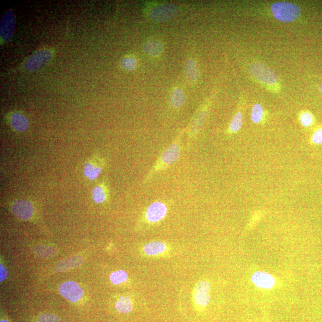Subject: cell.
Returning <instances> with one entry per match:
<instances>
[{
    "instance_id": "4316f807",
    "label": "cell",
    "mask_w": 322,
    "mask_h": 322,
    "mask_svg": "<svg viewBox=\"0 0 322 322\" xmlns=\"http://www.w3.org/2000/svg\"><path fill=\"white\" fill-rule=\"evenodd\" d=\"M39 322H61V320L55 314L46 313L40 315Z\"/></svg>"
},
{
    "instance_id": "277c9868",
    "label": "cell",
    "mask_w": 322,
    "mask_h": 322,
    "mask_svg": "<svg viewBox=\"0 0 322 322\" xmlns=\"http://www.w3.org/2000/svg\"><path fill=\"white\" fill-rule=\"evenodd\" d=\"M52 58V53L49 50H39L25 63V68L28 71H36L43 67L50 61Z\"/></svg>"
},
{
    "instance_id": "2e32d148",
    "label": "cell",
    "mask_w": 322,
    "mask_h": 322,
    "mask_svg": "<svg viewBox=\"0 0 322 322\" xmlns=\"http://www.w3.org/2000/svg\"><path fill=\"white\" fill-rule=\"evenodd\" d=\"M167 246L160 241H153L148 243L144 246L143 250L145 254L150 256H154L163 253L166 251Z\"/></svg>"
},
{
    "instance_id": "9c48e42d",
    "label": "cell",
    "mask_w": 322,
    "mask_h": 322,
    "mask_svg": "<svg viewBox=\"0 0 322 322\" xmlns=\"http://www.w3.org/2000/svg\"><path fill=\"white\" fill-rule=\"evenodd\" d=\"M252 283L259 289H271L276 285V280L272 274L264 271H257L252 274Z\"/></svg>"
},
{
    "instance_id": "ac0fdd59",
    "label": "cell",
    "mask_w": 322,
    "mask_h": 322,
    "mask_svg": "<svg viewBox=\"0 0 322 322\" xmlns=\"http://www.w3.org/2000/svg\"><path fill=\"white\" fill-rule=\"evenodd\" d=\"M185 69L186 77L188 80L192 83L197 81L199 76H200V72H199L197 64L193 59L189 60L186 63Z\"/></svg>"
},
{
    "instance_id": "3957f363",
    "label": "cell",
    "mask_w": 322,
    "mask_h": 322,
    "mask_svg": "<svg viewBox=\"0 0 322 322\" xmlns=\"http://www.w3.org/2000/svg\"><path fill=\"white\" fill-rule=\"evenodd\" d=\"M271 11L276 20L287 23L297 20L301 13L298 6L285 2L274 3L271 6Z\"/></svg>"
},
{
    "instance_id": "e0dca14e",
    "label": "cell",
    "mask_w": 322,
    "mask_h": 322,
    "mask_svg": "<svg viewBox=\"0 0 322 322\" xmlns=\"http://www.w3.org/2000/svg\"><path fill=\"white\" fill-rule=\"evenodd\" d=\"M145 52L151 56H158L163 51V46L159 41L151 40L145 44Z\"/></svg>"
},
{
    "instance_id": "d4e9b609",
    "label": "cell",
    "mask_w": 322,
    "mask_h": 322,
    "mask_svg": "<svg viewBox=\"0 0 322 322\" xmlns=\"http://www.w3.org/2000/svg\"><path fill=\"white\" fill-rule=\"evenodd\" d=\"M121 65L125 70L130 71L136 67L137 61L133 57H125L121 62Z\"/></svg>"
},
{
    "instance_id": "603a6c76",
    "label": "cell",
    "mask_w": 322,
    "mask_h": 322,
    "mask_svg": "<svg viewBox=\"0 0 322 322\" xmlns=\"http://www.w3.org/2000/svg\"><path fill=\"white\" fill-rule=\"evenodd\" d=\"M128 279V274L124 270H118L114 271L110 274V279L114 285H119L125 282Z\"/></svg>"
},
{
    "instance_id": "5b68a950",
    "label": "cell",
    "mask_w": 322,
    "mask_h": 322,
    "mask_svg": "<svg viewBox=\"0 0 322 322\" xmlns=\"http://www.w3.org/2000/svg\"><path fill=\"white\" fill-rule=\"evenodd\" d=\"M105 165V161L102 157L98 156L91 157L84 166L85 178L90 181H95L102 173Z\"/></svg>"
},
{
    "instance_id": "4dcf8cb0",
    "label": "cell",
    "mask_w": 322,
    "mask_h": 322,
    "mask_svg": "<svg viewBox=\"0 0 322 322\" xmlns=\"http://www.w3.org/2000/svg\"><path fill=\"white\" fill-rule=\"evenodd\" d=\"M0 322H9V321H7V320H1V321H0Z\"/></svg>"
},
{
    "instance_id": "8992f818",
    "label": "cell",
    "mask_w": 322,
    "mask_h": 322,
    "mask_svg": "<svg viewBox=\"0 0 322 322\" xmlns=\"http://www.w3.org/2000/svg\"><path fill=\"white\" fill-rule=\"evenodd\" d=\"M15 28V15L12 10H9L3 15L0 22V37L2 42H7L12 39Z\"/></svg>"
},
{
    "instance_id": "4fadbf2b",
    "label": "cell",
    "mask_w": 322,
    "mask_h": 322,
    "mask_svg": "<svg viewBox=\"0 0 322 322\" xmlns=\"http://www.w3.org/2000/svg\"><path fill=\"white\" fill-rule=\"evenodd\" d=\"M207 116V109H203L198 112L197 114L195 116L194 118L192 120L190 127L189 130V140L187 147H189L190 142L196 136L200 131L202 126L204 124L205 118Z\"/></svg>"
},
{
    "instance_id": "52a82bcc",
    "label": "cell",
    "mask_w": 322,
    "mask_h": 322,
    "mask_svg": "<svg viewBox=\"0 0 322 322\" xmlns=\"http://www.w3.org/2000/svg\"><path fill=\"white\" fill-rule=\"evenodd\" d=\"M59 292L62 296L72 302L80 300L83 296V290L74 281H67L59 287Z\"/></svg>"
},
{
    "instance_id": "cb8c5ba5",
    "label": "cell",
    "mask_w": 322,
    "mask_h": 322,
    "mask_svg": "<svg viewBox=\"0 0 322 322\" xmlns=\"http://www.w3.org/2000/svg\"><path fill=\"white\" fill-rule=\"evenodd\" d=\"M243 122V116L241 112L236 113L234 117L230 122L229 130L230 132L235 133L238 132L241 128Z\"/></svg>"
},
{
    "instance_id": "6da1fadb",
    "label": "cell",
    "mask_w": 322,
    "mask_h": 322,
    "mask_svg": "<svg viewBox=\"0 0 322 322\" xmlns=\"http://www.w3.org/2000/svg\"><path fill=\"white\" fill-rule=\"evenodd\" d=\"M182 134L183 132L177 136L171 144L157 157L155 163L147 174L144 180L143 185H146L157 173L169 168L179 160L182 153Z\"/></svg>"
},
{
    "instance_id": "7c38bea8",
    "label": "cell",
    "mask_w": 322,
    "mask_h": 322,
    "mask_svg": "<svg viewBox=\"0 0 322 322\" xmlns=\"http://www.w3.org/2000/svg\"><path fill=\"white\" fill-rule=\"evenodd\" d=\"M210 290V283L207 281L203 280L199 282L194 295L196 304L201 307H205L209 304L211 301Z\"/></svg>"
},
{
    "instance_id": "ffe728a7",
    "label": "cell",
    "mask_w": 322,
    "mask_h": 322,
    "mask_svg": "<svg viewBox=\"0 0 322 322\" xmlns=\"http://www.w3.org/2000/svg\"><path fill=\"white\" fill-rule=\"evenodd\" d=\"M170 104L175 108H180L185 105L186 102V96L184 93L181 89H176L174 90L171 97H170Z\"/></svg>"
},
{
    "instance_id": "d6986e66",
    "label": "cell",
    "mask_w": 322,
    "mask_h": 322,
    "mask_svg": "<svg viewBox=\"0 0 322 322\" xmlns=\"http://www.w3.org/2000/svg\"><path fill=\"white\" fill-rule=\"evenodd\" d=\"M115 308L121 313L127 314L132 310L133 305L129 296H121L116 302Z\"/></svg>"
},
{
    "instance_id": "ba28073f",
    "label": "cell",
    "mask_w": 322,
    "mask_h": 322,
    "mask_svg": "<svg viewBox=\"0 0 322 322\" xmlns=\"http://www.w3.org/2000/svg\"><path fill=\"white\" fill-rule=\"evenodd\" d=\"M168 213V207L166 203L161 201L154 202L147 207L146 211V219L147 222L155 223L166 217Z\"/></svg>"
},
{
    "instance_id": "44dd1931",
    "label": "cell",
    "mask_w": 322,
    "mask_h": 322,
    "mask_svg": "<svg viewBox=\"0 0 322 322\" xmlns=\"http://www.w3.org/2000/svg\"><path fill=\"white\" fill-rule=\"evenodd\" d=\"M82 263H83V259L81 257H72L66 260L64 263H59L58 266H56V270L58 271L70 270L80 266Z\"/></svg>"
},
{
    "instance_id": "484cf974",
    "label": "cell",
    "mask_w": 322,
    "mask_h": 322,
    "mask_svg": "<svg viewBox=\"0 0 322 322\" xmlns=\"http://www.w3.org/2000/svg\"><path fill=\"white\" fill-rule=\"evenodd\" d=\"M299 121L301 124L305 127H309L312 125L314 121L313 116L310 112H304L301 113L299 116Z\"/></svg>"
},
{
    "instance_id": "f546056e",
    "label": "cell",
    "mask_w": 322,
    "mask_h": 322,
    "mask_svg": "<svg viewBox=\"0 0 322 322\" xmlns=\"http://www.w3.org/2000/svg\"><path fill=\"white\" fill-rule=\"evenodd\" d=\"M318 89H319L320 92L322 94V83H321L319 85V87H318Z\"/></svg>"
},
{
    "instance_id": "83f0119b",
    "label": "cell",
    "mask_w": 322,
    "mask_h": 322,
    "mask_svg": "<svg viewBox=\"0 0 322 322\" xmlns=\"http://www.w3.org/2000/svg\"><path fill=\"white\" fill-rule=\"evenodd\" d=\"M312 143L316 144H322V128L315 130L311 138Z\"/></svg>"
},
{
    "instance_id": "5bb4252c",
    "label": "cell",
    "mask_w": 322,
    "mask_h": 322,
    "mask_svg": "<svg viewBox=\"0 0 322 322\" xmlns=\"http://www.w3.org/2000/svg\"><path fill=\"white\" fill-rule=\"evenodd\" d=\"M109 195L108 186L105 182L97 185L91 192V196L94 203L98 204H103L107 200Z\"/></svg>"
},
{
    "instance_id": "7402d4cb",
    "label": "cell",
    "mask_w": 322,
    "mask_h": 322,
    "mask_svg": "<svg viewBox=\"0 0 322 322\" xmlns=\"http://www.w3.org/2000/svg\"><path fill=\"white\" fill-rule=\"evenodd\" d=\"M264 110L260 104L256 103L252 107L251 118L252 122L258 124L263 119Z\"/></svg>"
},
{
    "instance_id": "9a60e30c",
    "label": "cell",
    "mask_w": 322,
    "mask_h": 322,
    "mask_svg": "<svg viewBox=\"0 0 322 322\" xmlns=\"http://www.w3.org/2000/svg\"><path fill=\"white\" fill-rule=\"evenodd\" d=\"M11 124L15 131L24 132L28 128L29 121L24 115L20 113H14L11 117Z\"/></svg>"
},
{
    "instance_id": "f1b7e54d",
    "label": "cell",
    "mask_w": 322,
    "mask_h": 322,
    "mask_svg": "<svg viewBox=\"0 0 322 322\" xmlns=\"http://www.w3.org/2000/svg\"><path fill=\"white\" fill-rule=\"evenodd\" d=\"M8 275V271L3 265L0 266V281L3 282Z\"/></svg>"
},
{
    "instance_id": "8fae6325",
    "label": "cell",
    "mask_w": 322,
    "mask_h": 322,
    "mask_svg": "<svg viewBox=\"0 0 322 322\" xmlns=\"http://www.w3.org/2000/svg\"><path fill=\"white\" fill-rule=\"evenodd\" d=\"M178 13V9L175 5H164L153 8L150 17L154 21L163 22L175 17Z\"/></svg>"
},
{
    "instance_id": "7a4b0ae2",
    "label": "cell",
    "mask_w": 322,
    "mask_h": 322,
    "mask_svg": "<svg viewBox=\"0 0 322 322\" xmlns=\"http://www.w3.org/2000/svg\"><path fill=\"white\" fill-rule=\"evenodd\" d=\"M249 73L256 79L258 83L266 87L268 89L277 92L280 90L279 78L271 69L261 63H254L249 67Z\"/></svg>"
},
{
    "instance_id": "30bf717a",
    "label": "cell",
    "mask_w": 322,
    "mask_h": 322,
    "mask_svg": "<svg viewBox=\"0 0 322 322\" xmlns=\"http://www.w3.org/2000/svg\"><path fill=\"white\" fill-rule=\"evenodd\" d=\"M11 211L15 216L22 220H27L33 216L34 208L30 202L17 200L13 203Z\"/></svg>"
}]
</instances>
